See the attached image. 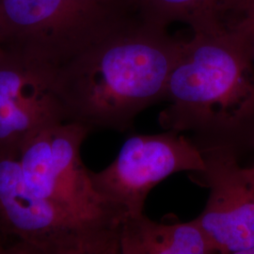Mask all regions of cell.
<instances>
[{"label": "cell", "instance_id": "cell-1", "mask_svg": "<svg viewBox=\"0 0 254 254\" xmlns=\"http://www.w3.org/2000/svg\"><path fill=\"white\" fill-rule=\"evenodd\" d=\"M185 41L140 17L112 30L58 68L66 122L126 132L164 100Z\"/></svg>", "mask_w": 254, "mask_h": 254}, {"label": "cell", "instance_id": "cell-2", "mask_svg": "<svg viewBox=\"0 0 254 254\" xmlns=\"http://www.w3.org/2000/svg\"><path fill=\"white\" fill-rule=\"evenodd\" d=\"M239 25L194 33L170 74L159 114L165 130L188 132L201 153L231 150L254 127V66Z\"/></svg>", "mask_w": 254, "mask_h": 254}, {"label": "cell", "instance_id": "cell-3", "mask_svg": "<svg viewBox=\"0 0 254 254\" xmlns=\"http://www.w3.org/2000/svg\"><path fill=\"white\" fill-rule=\"evenodd\" d=\"M91 133L88 127L64 122L31 136L17 157L27 188L48 200L120 254L125 216L95 190L80 157Z\"/></svg>", "mask_w": 254, "mask_h": 254}, {"label": "cell", "instance_id": "cell-4", "mask_svg": "<svg viewBox=\"0 0 254 254\" xmlns=\"http://www.w3.org/2000/svg\"><path fill=\"white\" fill-rule=\"evenodd\" d=\"M137 17L133 0H0V46L59 68Z\"/></svg>", "mask_w": 254, "mask_h": 254}, {"label": "cell", "instance_id": "cell-5", "mask_svg": "<svg viewBox=\"0 0 254 254\" xmlns=\"http://www.w3.org/2000/svg\"><path fill=\"white\" fill-rule=\"evenodd\" d=\"M0 232L9 254H116L100 237L27 188L17 158L0 156Z\"/></svg>", "mask_w": 254, "mask_h": 254}, {"label": "cell", "instance_id": "cell-6", "mask_svg": "<svg viewBox=\"0 0 254 254\" xmlns=\"http://www.w3.org/2000/svg\"><path fill=\"white\" fill-rule=\"evenodd\" d=\"M204 169L203 154L190 138L166 130L129 136L116 159L91 177L95 190L126 218L143 214L149 192L167 177Z\"/></svg>", "mask_w": 254, "mask_h": 254}, {"label": "cell", "instance_id": "cell-7", "mask_svg": "<svg viewBox=\"0 0 254 254\" xmlns=\"http://www.w3.org/2000/svg\"><path fill=\"white\" fill-rule=\"evenodd\" d=\"M64 122L58 67L25 55L0 53V156L17 158L31 136Z\"/></svg>", "mask_w": 254, "mask_h": 254}, {"label": "cell", "instance_id": "cell-8", "mask_svg": "<svg viewBox=\"0 0 254 254\" xmlns=\"http://www.w3.org/2000/svg\"><path fill=\"white\" fill-rule=\"evenodd\" d=\"M205 169L190 178L209 189L205 208L196 219L219 254H247L254 248V186L237 154L231 150L203 152Z\"/></svg>", "mask_w": 254, "mask_h": 254}, {"label": "cell", "instance_id": "cell-9", "mask_svg": "<svg viewBox=\"0 0 254 254\" xmlns=\"http://www.w3.org/2000/svg\"><path fill=\"white\" fill-rule=\"evenodd\" d=\"M218 253L196 219L163 224L144 213L124 218L120 231V254H209Z\"/></svg>", "mask_w": 254, "mask_h": 254}, {"label": "cell", "instance_id": "cell-10", "mask_svg": "<svg viewBox=\"0 0 254 254\" xmlns=\"http://www.w3.org/2000/svg\"><path fill=\"white\" fill-rule=\"evenodd\" d=\"M243 0H133L139 17L166 27L174 22L190 26L194 33H215L240 20Z\"/></svg>", "mask_w": 254, "mask_h": 254}, {"label": "cell", "instance_id": "cell-11", "mask_svg": "<svg viewBox=\"0 0 254 254\" xmlns=\"http://www.w3.org/2000/svg\"><path fill=\"white\" fill-rule=\"evenodd\" d=\"M240 20L254 22V0H243L240 10Z\"/></svg>", "mask_w": 254, "mask_h": 254}, {"label": "cell", "instance_id": "cell-12", "mask_svg": "<svg viewBox=\"0 0 254 254\" xmlns=\"http://www.w3.org/2000/svg\"><path fill=\"white\" fill-rule=\"evenodd\" d=\"M238 25L244 29V31L247 34L250 47H251V52H252V56H253L254 62V23L241 20L238 22Z\"/></svg>", "mask_w": 254, "mask_h": 254}, {"label": "cell", "instance_id": "cell-13", "mask_svg": "<svg viewBox=\"0 0 254 254\" xmlns=\"http://www.w3.org/2000/svg\"><path fill=\"white\" fill-rule=\"evenodd\" d=\"M244 173L248 179L251 181V183L254 186V166L252 168H244Z\"/></svg>", "mask_w": 254, "mask_h": 254}, {"label": "cell", "instance_id": "cell-14", "mask_svg": "<svg viewBox=\"0 0 254 254\" xmlns=\"http://www.w3.org/2000/svg\"><path fill=\"white\" fill-rule=\"evenodd\" d=\"M9 254V253H8L7 248H5V247L3 246V243H2V241H1V239H0V254Z\"/></svg>", "mask_w": 254, "mask_h": 254}, {"label": "cell", "instance_id": "cell-15", "mask_svg": "<svg viewBox=\"0 0 254 254\" xmlns=\"http://www.w3.org/2000/svg\"><path fill=\"white\" fill-rule=\"evenodd\" d=\"M247 254H254V248H253L252 250H250Z\"/></svg>", "mask_w": 254, "mask_h": 254}, {"label": "cell", "instance_id": "cell-16", "mask_svg": "<svg viewBox=\"0 0 254 254\" xmlns=\"http://www.w3.org/2000/svg\"><path fill=\"white\" fill-rule=\"evenodd\" d=\"M3 51H4V50H3V49H2V47H1V46H0V53H2V52H3Z\"/></svg>", "mask_w": 254, "mask_h": 254}, {"label": "cell", "instance_id": "cell-17", "mask_svg": "<svg viewBox=\"0 0 254 254\" xmlns=\"http://www.w3.org/2000/svg\"><path fill=\"white\" fill-rule=\"evenodd\" d=\"M244 21H245V20H244ZM248 22H249V21H248ZM252 23H254V22H252Z\"/></svg>", "mask_w": 254, "mask_h": 254}]
</instances>
